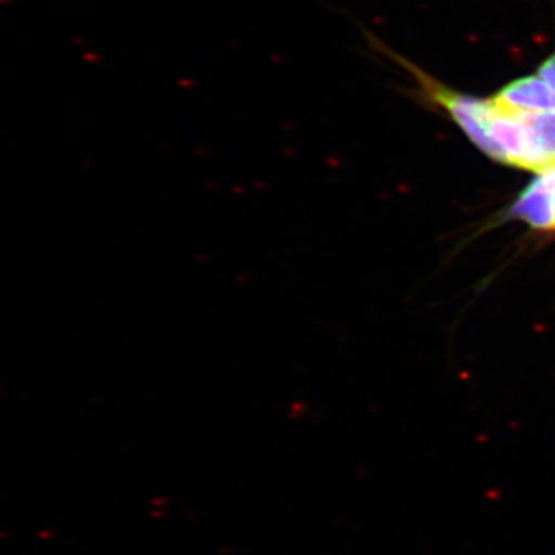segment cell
I'll return each mask as SVG.
<instances>
[{
  "label": "cell",
  "instance_id": "cell-1",
  "mask_svg": "<svg viewBox=\"0 0 555 555\" xmlns=\"http://www.w3.org/2000/svg\"><path fill=\"white\" fill-rule=\"evenodd\" d=\"M385 53L389 54L392 60L400 62L404 68L409 69L412 76L418 80L422 89L426 91L427 96L447 109L449 115L452 116V119L462 127L467 138H469L478 149L483 150L486 155L494 158V147H492L488 137V116L489 109H491V100L481 101L477 100V98L459 93V91L449 89V87L438 82L437 79L430 78L423 69L415 67L412 62L403 60V57L398 56V54H393L392 51L385 49Z\"/></svg>",
  "mask_w": 555,
  "mask_h": 555
},
{
  "label": "cell",
  "instance_id": "cell-4",
  "mask_svg": "<svg viewBox=\"0 0 555 555\" xmlns=\"http://www.w3.org/2000/svg\"><path fill=\"white\" fill-rule=\"evenodd\" d=\"M513 211L534 228L555 229V198L542 177L529 185Z\"/></svg>",
  "mask_w": 555,
  "mask_h": 555
},
{
  "label": "cell",
  "instance_id": "cell-5",
  "mask_svg": "<svg viewBox=\"0 0 555 555\" xmlns=\"http://www.w3.org/2000/svg\"><path fill=\"white\" fill-rule=\"evenodd\" d=\"M537 75H539L540 78L545 80L547 86H550L555 93V53L553 54V56L547 57V60L543 62L542 65H540Z\"/></svg>",
  "mask_w": 555,
  "mask_h": 555
},
{
  "label": "cell",
  "instance_id": "cell-3",
  "mask_svg": "<svg viewBox=\"0 0 555 555\" xmlns=\"http://www.w3.org/2000/svg\"><path fill=\"white\" fill-rule=\"evenodd\" d=\"M492 101L509 112H555V93L539 75L514 80Z\"/></svg>",
  "mask_w": 555,
  "mask_h": 555
},
{
  "label": "cell",
  "instance_id": "cell-2",
  "mask_svg": "<svg viewBox=\"0 0 555 555\" xmlns=\"http://www.w3.org/2000/svg\"><path fill=\"white\" fill-rule=\"evenodd\" d=\"M528 134L529 170L555 167V112H517Z\"/></svg>",
  "mask_w": 555,
  "mask_h": 555
}]
</instances>
